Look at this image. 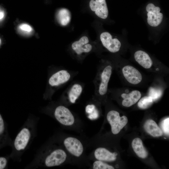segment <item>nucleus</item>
Here are the masks:
<instances>
[{"mask_svg":"<svg viewBox=\"0 0 169 169\" xmlns=\"http://www.w3.org/2000/svg\"><path fill=\"white\" fill-rule=\"evenodd\" d=\"M5 13L3 11L0 9V21L2 20L4 17Z\"/></svg>","mask_w":169,"mask_h":169,"instance_id":"nucleus-27","label":"nucleus"},{"mask_svg":"<svg viewBox=\"0 0 169 169\" xmlns=\"http://www.w3.org/2000/svg\"><path fill=\"white\" fill-rule=\"evenodd\" d=\"M112 68L110 65L106 66L102 71L97 92L100 95H105L107 91L108 84L112 73Z\"/></svg>","mask_w":169,"mask_h":169,"instance_id":"nucleus-10","label":"nucleus"},{"mask_svg":"<svg viewBox=\"0 0 169 169\" xmlns=\"http://www.w3.org/2000/svg\"><path fill=\"white\" fill-rule=\"evenodd\" d=\"M92 168L94 169H114V167L112 166L103 161L97 160L93 163Z\"/></svg>","mask_w":169,"mask_h":169,"instance_id":"nucleus-22","label":"nucleus"},{"mask_svg":"<svg viewBox=\"0 0 169 169\" xmlns=\"http://www.w3.org/2000/svg\"><path fill=\"white\" fill-rule=\"evenodd\" d=\"M19 31L22 33L26 34H31L33 31V28L28 24L23 23L18 26Z\"/></svg>","mask_w":169,"mask_h":169,"instance_id":"nucleus-24","label":"nucleus"},{"mask_svg":"<svg viewBox=\"0 0 169 169\" xmlns=\"http://www.w3.org/2000/svg\"><path fill=\"white\" fill-rule=\"evenodd\" d=\"M123 99L122 105L125 107H129L136 103L140 99L141 94L140 91L134 90L129 94L123 93L121 95Z\"/></svg>","mask_w":169,"mask_h":169,"instance_id":"nucleus-14","label":"nucleus"},{"mask_svg":"<svg viewBox=\"0 0 169 169\" xmlns=\"http://www.w3.org/2000/svg\"><path fill=\"white\" fill-rule=\"evenodd\" d=\"M12 142L8 134L4 120L0 114V147L7 144L11 146Z\"/></svg>","mask_w":169,"mask_h":169,"instance_id":"nucleus-18","label":"nucleus"},{"mask_svg":"<svg viewBox=\"0 0 169 169\" xmlns=\"http://www.w3.org/2000/svg\"><path fill=\"white\" fill-rule=\"evenodd\" d=\"M132 146L135 152L139 157L146 158L148 153L144 146L142 140L139 138H134L132 142Z\"/></svg>","mask_w":169,"mask_h":169,"instance_id":"nucleus-17","label":"nucleus"},{"mask_svg":"<svg viewBox=\"0 0 169 169\" xmlns=\"http://www.w3.org/2000/svg\"><path fill=\"white\" fill-rule=\"evenodd\" d=\"M146 10L147 12L148 24L152 27H156L160 24L163 18V14L160 12V8L155 6L153 3H150L146 6Z\"/></svg>","mask_w":169,"mask_h":169,"instance_id":"nucleus-6","label":"nucleus"},{"mask_svg":"<svg viewBox=\"0 0 169 169\" xmlns=\"http://www.w3.org/2000/svg\"><path fill=\"white\" fill-rule=\"evenodd\" d=\"M144 127L145 131L153 137L161 136L163 132L156 122L152 119H148L145 123Z\"/></svg>","mask_w":169,"mask_h":169,"instance_id":"nucleus-16","label":"nucleus"},{"mask_svg":"<svg viewBox=\"0 0 169 169\" xmlns=\"http://www.w3.org/2000/svg\"><path fill=\"white\" fill-rule=\"evenodd\" d=\"M117 154L116 152H111L103 147H99L94 151V156L97 160L102 161L111 162L116 159Z\"/></svg>","mask_w":169,"mask_h":169,"instance_id":"nucleus-13","label":"nucleus"},{"mask_svg":"<svg viewBox=\"0 0 169 169\" xmlns=\"http://www.w3.org/2000/svg\"><path fill=\"white\" fill-rule=\"evenodd\" d=\"M161 129L162 132L166 135L169 134V118L163 120L161 123Z\"/></svg>","mask_w":169,"mask_h":169,"instance_id":"nucleus-25","label":"nucleus"},{"mask_svg":"<svg viewBox=\"0 0 169 169\" xmlns=\"http://www.w3.org/2000/svg\"><path fill=\"white\" fill-rule=\"evenodd\" d=\"M122 71L125 78L131 84H138L142 79V76L140 72L131 66L126 65L124 66L122 69Z\"/></svg>","mask_w":169,"mask_h":169,"instance_id":"nucleus-8","label":"nucleus"},{"mask_svg":"<svg viewBox=\"0 0 169 169\" xmlns=\"http://www.w3.org/2000/svg\"><path fill=\"white\" fill-rule=\"evenodd\" d=\"M63 144L68 151L75 157H79L83 153V145L80 141L75 137H66L64 139Z\"/></svg>","mask_w":169,"mask_h":169,"instance_id":"nucleus-5","label":"nucleus"},{"mask_svg":"<svg viewBox=\"0 0 169 169\" xmlns=\"http://www.w3.org/2000/svg\"><path fill=\"white\" fill-rule=\"evenodd\" d=\"M8 163V160L5 157H0V169H3L6 167Z\"/></svg>","mask_w":169,"mask_h":169,"instance_id":"nucleus-26","label":"nucleus"},{"mask_svg":"<svg viewBox=\"0 0 169 169\" xmlns=\"http://www.w3.org/2000/svg\"><path fill=\"white\" fill-rule=\"evenodd\" d=\"M38 118L30 116L26 120L11 144L9 156L14 161L20 162L24 153L36 136Z\"/></svg>","mask_w":169,"mask_h":169,"instance_id":"nucleus-1","label":"nucleus"},{"mask_svg":"<svg viewBox=\"0 0 169 169\" xmlns=\"http://www.w3.org/2000/svg\"><path fill=\"white\" fill-rule=\"evenodd\" d=\"M153 101L152 99L150 96H144L139 100L138 106L141 109H146L152 105Z\"/></svg>","mask_w":169,"mask_h":169,"instance_id":"nucleus-21","label":"nucleus"},{"mask_svg":"<svg viewBox=\"0 0 169 169\" xmlns=\"http://www.w3.org/2000/svg\"><path fill=\"white\" fill-rule=\"evenodd\" d=\"M53 115L56 120L61 124L71 126L75 121L74 117L70 110L65 106L60 105L54 109Z\"/></svg>","mask_w":169,"mask_h":169,"instance_id":"nucleus-4","label":"nucleus"},{"mask_svg":"<svg viewBox=\"0 0 169 169\" xmlns=\"http://www.w3.org/2000/svg\"><path fill=\"white\" fill-rule=\"evenodd\" d=\"M89 5L91 10L98 17L104 19L107 17L108 11L105 0H91Z\"/></svg>","mask_w":169,"mask_h":169,"instance_id":"nucleus-9","label":"nucleus"},{"mask_svg":"<svg viewBox=\"0 0 169 169\" xmlns=\"http://www.w3.org/2000/svg\"><path fill=\"white\" fill-rule=\"evenodd\" d=\"M107 119L111 126L112 132L114 135L118 134L127 124L128 121L125 116L120 117L119 113L114 110L108 112Z\"/></svg>","mask_w":169,"mask_h":169,"instance_id":"nucleus-3","label":"nucleus"},{"mask_svg":"<svg viewBox=\"0 0 169 169\" xmlns=\"http://www.w3.org/2000/svg\"><path fill=\"white\" fill-rule=\"evenodd\" d=\"M162 94V91L160 89L153 87H150L149 89V96L152 98L153 101L157 100L160 98Z\"/></svg>","mask_w":169,"mask_h":169,"instance_id":"nucleus-23","label":"nucleus"},{"mask_svg":"<svg viewBox=\"0 0 169 169\" xmlns=\"http://www.w3.org/2000/svg\"><path fill=\"white\" fill-rule=\"evenodd\" d=\"M89 42L87 37L83 36L78 41L74 42L72 44V48L78 54L89 52L92 49V46L90 44H88Z\"/></svg>","mask_w":169,"mask_h":169,"instance_id":"nucleus-12","label":"nucleus"},{"mask_svg":"<svg viewBox=\"0 0 169 169\" xmlns=\"http://www.w3.org/2000/svg\"><path fill=\"white\" fill-rule=\"evenodd\" d=\"M70 77V74L67 70H60L51 76L49 79V83L51 86H57L67 82Z\"/></svg>","mask_w":169,"mask_h":169,"instance_id":"nucleus-11","label":"nucleus"},{"mask_svg":"<svg viewBox=\"0 0 169 169\" xmlns=\"http://www.w3.org/2000/svg\"><path fill=\"white\" fill-rule=\"evenodd\" d=\"M82 87L80 84H75L70 88L68 92L69 100L72 103H74L82 93Z\"/></svg>","mask_w":169,"mask_h":169,"instance_id":"nucleus-19","label":"nucleus"},{"mask_svg":"<svg viewBox=\"0 0 169 169\" xmlns=\"http://www.w3.org/2000/svg\"><path fill=\"white\" fill-rule=\"evenodd\" d=\"M67 157L66 152L60 147L54 144L44 146L39 149L33 160L25 168L59 166L65 161Z\"/></svg>","mask_w":169,"mask_h":169,"instance_id":"nucleus-2","label":"nucleus"},{"mask_svg":"<svg viewBox=\"0 0 169 169\" xmlns=\"http://www.w3.org/2000/svg\"><path fill=\"white\" fill-rule=\"evenodd\" d=\"M134 56L136 61L145 69H149L152 65V60L149 55L145 51L138 50L135 52Z\"/></svg>","mask_w":169,"mask_h":169,"instance_id":"nucleus-15","label":"nucleus"},{"mask_svg":"<svg viewBox=\"0 0 169 169\" xmlns=\"http://www.w3.org/2000/svg\"><path fill=\"white\" fill-rule=\"evenodd\" d=\"M57 18L59 23L62 26L67 25L70 22L71 15L69 11L65 8L60 9L58 12Z\"/></svg>","mask_w":169,"mask_h":169,"instance_id":"nucleus-20","label":"nucleus"},{"mask_svg":"<svg viewBox=\"0 0 169 169\" xmlns=\"http://www.w3.org/2000/svg\"><path fill=\"white\" fill-rule=\"evenodd\" d=\"M1 38H0V44H1Z\"/></svg>","mask_w":169,"mask_h":169,"instance_id":"nucleus-28","label":"nucleus"},{"mask_svg":"<svg viewBox=\"0 0 169 169\" xmlns=\"http://www.w3.org/2000/svg\"><path fill=\"white\" fill-rule=\"evenodd\" d=\"M100 39L104 46L112 53L118 52L121 47V43L116 38H113L111 34L108 32L101 33Z\"/></svg>","mask_w":169,"mask_h":169,"instance_id":"nucleus-7","label":"nucleus"}]
</instances>
